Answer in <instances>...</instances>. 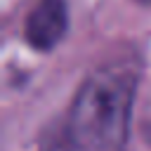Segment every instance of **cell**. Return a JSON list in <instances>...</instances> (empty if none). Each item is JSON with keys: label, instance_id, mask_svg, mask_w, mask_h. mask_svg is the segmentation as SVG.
I'll use <instances>...</instances> for the list:
<instances>
[{"label": "cell", "instance_id": "1", "mask_svg": "<svg viewBox=\"0 0 151 151\" xmlns=\"http://www.w3.org/2000/svg\"><path fill=\"white\" fill-rule=\"evenodd\" d=\"M137 71L106 64L78 87L64 123L42 139L40 151H125L132 125Z\"/></svg>", "mask_w": 151, "mask_h": 151}, {"label": "cell", "instance_id": "2", "mask_svg": "<svg viewBox=\"0 0 151 151\" xmlns=\"http://www.w3.org/2000/svg\"><path fill=\"white\" fill-rule=\"evenodd\" d=\"M68 28V7L66 0H38L26 17L24 35L31 47L50 52L57 47Z\"/></svg>", "mask_w": 151, "mask_h": 151}, {"label": "cell", "instance_id": "3", "mask_svg": "<svg viewBox=\"0 0 151 151\" xmlns=\"http://www.w3.org/2000/svg\"><path fill=\"white\" fill-rule=\"evenodd\" d=\"M139 5H151V0H137Z\"/></svg>", "mask_w": 151, "mask_h": 151}]
</instances>
